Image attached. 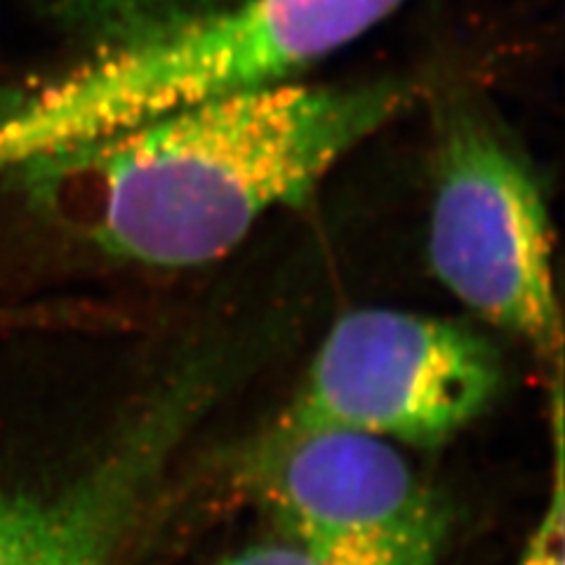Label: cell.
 <instances>
[{
  "label": "cell",
  "mask_w": 565,
  "mask_h": 565,
  "mask_svg": "<svg viewBox=\"0 0 565 565\" xmlns=\"http://www.w3.org/2000/svg\"><path fill=\"white\" fill-rule=\"evenodd\" d=\"M561 394L554 403V483L544 514L530 535L519 565H565V488H563V424Z\"/></svg>",
  "instance_id": "7"
},
{
  "label": "cell",
  "mask_w": 565,
  "mask_h": 565,
  "mask_svg": "<svg viewBox=\"0 0 565 565\" xmlns=\"http://www.w3.org/2000/svg\"><path fill=\"white\" fill-rule=\"evenodd\" d=\"M436 130L434 274L476 316L561 373L552 226L535 174L473 106H444Z\"/></svg>",
  "instance_id": "3"
},
{
  "label": "cell",
  "mask_w": 565,
  "mask_h": 565,
  "mask_svg": "<svg viewBox=\"0 0 565 565\" xmlns=\"http://www.w3.org/2000/svg\"><path fill=\"white\" fill-rule=\"evenodd\" d=\"M217 565H318L290 544H253L245 550L222 558Z\"/></svg>",
  "instance_id": "8"
},
{
  "label": "cell",
  "mask_w": 565,
  "mask_h": 565,
  "mask_svg": "<svg viewBox=\"0 0 565 565\" xmlns=\"http://www.w3.org/2000/svg\"><path fill=\"white\" fill-rule=\"evenodd\" d=\"M241 471L280 540L318 565L444 558L448 507L388 440L274 422Z\"/></svg>",
  "instance_id": "4"
},
{
  "label": "cell",
  "mask_w": 565,
  "mask_h": 565,
  "mask_svg": "<svg viewBox=\"0 0 565 565\" xmlns=\"http://www.w3.org/2000/svg\"><path fill=\"white\" fill-rule=\"evenodd\" d=\"M403 0H222L151 41L99 50L0 120V170L203 99L292 81Z\"/></svg>",
  "instance_id": "2"
},
{
  "label": "cell",
  "mask_w": 565,
  "mask_h": 565,
  "mask_svg": "<svg viewBox=\"0 0 565 565\" xmlns=\"http://www.w3.org/2000/svg\"><path fill=\"white\" fill-rule=\"evenodd\" d=\"M189 415L186 401L166 396L57 481L0 471V565H122Z\"/></svg>",
  "instance_id": "6"
},
{
  "label": "cell",
  "mask_w": 565,
  "mask_h": 565,
  "mask_svg": "<svg viewBox=\"0 0 565 565\" xmlns=\"http://www.w3.org/2000/svg\"><path fill=\"white\" fill-rule=\"evenodd\" d=\"M408 85L282 81L180 106L31 158L29 186L109 255L149 267L224 257L384 128Z\"/></svg>",
  "instance_id": "1"
},
{
  "label": "cell",
  "mask_w": 565,
  "mask_h": 565,
  "mask_svg": "<svg viewBox=\"0 0 565 565\" xmlns=\"http://www.w3.org/2000/svg\"><path fill=\"white\" fill-rule=\"evenodd\" d=\"M500 388V353L476 330L398 309H356L332 326L276 422L434 448L479 419Z\"/></svg>",
  "instance_id": "5"
}]
</instances>
